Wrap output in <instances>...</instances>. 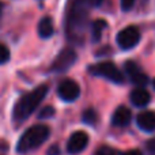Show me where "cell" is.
<instances>
[{
	"label": "cell",
	"instance_id": "obj_14",
	"mask_svg": "<svg viewBox=\"0 0 155 155\" xmlns=\"http://www.w3.org/2000/svg\"><path fill=\"white\" fill-rule=\"evenodd\" d=\"M97 120H98V117H97L95 110H93V109H87L84 113H83V121H84L86 124L94 125V124L97 123Z\"/></svg>",
	"mask_w": 155,
	"mask_h": 155
},
{
	"label": "cell",
	"instance_id": "obj_17",
	"mask_svg": "<svg viewBox=\"0 0 155 155\" xmlns=\"http://www.w3.org/2000/svg\"><path fill=\"white\" fill-rule=\"evenodd\" d=\"M54 114V109L52 106H45L40 113V118H51Z\"/></svg>",
	"mask_w": 155,
	"mask_h": 155
},
{
	"label": "cell",
	"instance_id": "obj_4",
	"mask_svg": "<svg viewBox=\"0 0 155 155\" xmlns=\"http://www.w3.org/2000/svg\"><path fill=\"white\" fill-rule=\"evenodd\" d=\"M140 41V31L136 26H128L117 34V44L121 49L128 51L136 46Z\"/></svg>",
	"mask_w": 155,
	"mask_h": 155
},
{
	"label": "cell",
	"instance_id": "obj_23",
	"mask_svg": "<svg viewBox=\"0 0 155 155\" xmlns=\"http://www.w3.org/2000/svg\"><path fill=\"white\" fill-rule=\"evenodd\" d=\"M154 88H155V79H154Z\"/></svg>",
	"mask_w": 155,
	"mask_h": 155
},
{
	"label": "cell",
	"instance_id": "obj_1",
	"mask_svg": "<svg viewBox=\"0 0 155 155\" xmlns=\"http://www.w3.org/2000/svg\"><path fill=\"white\" fill-rule=\"evenodd\" d=\"M46 93H48V86L41 84L37 88H34L33 91H30L29 94H26L25 97H22L18 102H16L15 107H14V120L15 121H23L31 114L35 110V107L42 102V99L45 98Z\"/></svg>",
	"mask_w": 155,
	"mask_h": 155
},
{
	"label": "cell",
	"instance_id": "obj_16",
	"mask_svg": "<svg viewBox=\"0 0 155 155\" xmlns=\"http://www.w3.org/2000/svg\"><path fill=\"white\" fill-rule=\"evenodd\" d=\"M95 155H117L113 148L107 147V146H102L95 151Z\"/></svg>",
	"mask_w": 155,
	"mask_h": 155
},
{
	"label": "cell",
	"instance_id": "obj_2",
	"mask_svg": "<svg viewBox=\"0 0 155 155\" xmlns=\"http://www.w3.org/2000/svg\"><path fill=\"white\" fill-rule=\"evenodd\" d=\"M49 136V128L46 125H34L29 128L23 135L21 136L18 142V148L19 153H27L30 150L40 147Z\"/></svg>",
	"mask_w": 155,
	"mask_h": 155
},
{
	"label": "cell",
	"instance_id": "obj_6",
	"mask_svg": "<svg viewBox=\"0 0 155 155\" xmlns=\"http://www.w3.org/2000/svg\"><path fill=\"white\" fill-rule=\"evenodd\" d=\"M76 61V53L72 49H64L60 52V54L54 59L53 64H52V71L56 72H63L67 71L70 67H72L74 63Z\"/></svg>",
	"mask_w": 155,
	"mask_h": 155
},
{
	"label": "cell",
	"instance_id": "obj_7",
	"mask_svg": "<svg viewBox=\"0 0 155 155\" xmlns=\"http://www.w3.org/2000/svg\"><path fill=\"white\" fill-rule=\"evenodd\" d=\"M88 144V135L83 131L74 132L67 143V151L70 154H79Z\"/></svg>",
	"mask_w": 155,
	"mask_h": 155
},
{
	"label": "cell",
	"instance_id": "obj_20",
	"mask_svg": "<svg viewBox=\"0 0 155 155\" xmlns=\"http://www.w3.org/2000/svg\"><path fill=\"white\" fill-rule=\"evenodd\" d=\"M48 155H59V147L57 146H52L48 151Z\"/></svg>",
	"mask_w": 155,
	"mask_h": 155
},
{
	"label": "cell",
	"instance_id": "obj_21",
	"mask_svg": "<svg viewBox=\"0 0 155 155\" xmlns=\"http://www.w3.org/2000/svg\"><path fill=\"white\" fill-rule=\"evenodd\" d=\"M121 155H143V154L140 153L139 150H128V151H125V153H123Z\"/></svg>",
	"mask_w": 155,
	"mask_h": 155
},
{
	"label": "cell",
	"instance_id": "obj_19",
	"mask_svg": "<svg viewBox=\"0 0 155 155\" xmlns=\"http://www.w3.org/2000/svg\"><path fill=\"white\" fill-rule=\"evenodd\" d=\"M147 150L150 153H155V137L154 139H150L147 142Z\"/></svg>",
	"mask_w": 155,
	"mask_h": 155
},
{
	"label": "cell",
	"instance_id": "obj_9",
	"mask_svg": "<svg viewBox=\"0 0 155 155\" xmlns=\"http://www.w3.org/2000/svg\"><path fill=\"white\" fill-rule=\"evenodd\" d=\"M132 120V113L127 106H118L114 110L112 117V123L116 127H125L131 123Z\"/></svg>",
	"mask_w": 155,
	"mask_h": 155
},
{
	"label": "cell",
	"instance_id": "obj_22",
	"mask_svg": "<svg viewBox=\"0 0 155 155\" xmlns=\"http://www.w3.org/2000/svg\"><path fill=\"white\" fill-rule=\"evenodd\" d=\"M2 11H3V4L0 3V15H2Z\"/></svg>",
	"mask_w": 155,
	"mask_h": 155
},
{
	"label": "cell",
	"instance_id": "obj_5",
	"mask_svg": "<svg viewBox=\"0 0 155 155\" xmlns=\"http://www.w3.org/2000/svg\"><path fill=\"white\" fill-rule=\"evenodd\" d=\"M57 93H59L60 98L65 102H74L75 99L79 98L80 87L79 84L72 79H64L60 82L59 87H57Z\"/></svg>",
	"mask_w": 155,
	"mask_h": 155
},
{
	"label": "cell",
	"instance_id": "obj_15",
	"mask_svg": "<svg viewBox=\"0 0 155 155\" xmlns=\"http://www.w3.org/2000/svg\"><path fill=\"white\" fill-rule=\"evenodd\" d=\"M8 59H10V51H8V48L5 45L0 44V64L5 63Z\"/></svg>",
	"mask_w": 155,
	"mask_h": 155
},
{
	"label": "cell",
	"instance_id": "obj_10",
	"mask_svg": "<svg viewBox=\"0 0 155 155\" xmlns=\"http://www.w3.org/2000/svg\"><path fill=\"white\" fill-rule=\"evenodd\" d=\"M137 125L140 129L146 132H154L155 131V113L151 110L142 112L136 118Z\"/></svg>",
	"mask_w": 155,
	"mask_h": 155
},
{
	"label": "cell",
	"instance_id": "obj_11",
	"mask_svg": "<svg viewBox=\"0 0 155 155\" xmlns=\"http://www.w3.org/2000/svg\"><path fill=\"white\" fill-rule=\"evenodd\" d=\"M129 99H131L132 105H135V106H137V107H143L150 104L151 97H150V94H148V91H146L144 88H135L131 93Z\"/></svg>",
	"mask_w": 155,
	"mask_h": 155
},
{
	"label": "cell",
	"instance_id": "obj_3",
	"mask_svg": "<svg viewBox=\"0 0 155 155\" xmlns=\"http://www.w3.org/2000/svg\"><path fill=\"white\" fill-rule=\"evenodd\" d=\"M90 72L93 75L102 76L113 83H117V84L124 82V75L121 74V71L110 61L99 63L97 65H93V67H90Z\"/></svg>",
	"mask_w": 155,
	"mask_h": 155
},
{
	"label": "cell",
	"instance_id": "obj_8",
	"mask_svg": "<svg viewBox=\"0 0 155 155\" xmlns=\"http://www.w3.org/2000/svg\"><path fill=\"white\" fill-rule=\"evenodd\" d=\"M124 68H125V72L128 74V76L131 78V80L135 83V84H137V86L147 84L148 78H147V75H146L142 70H140L139 65H137L136 63L127 61L125 65H124Z\"/></svg>",
	"mask_w": 155,
	"mask_h": 155
},
{
	"label": "cell",
	"instance_id": "obj_12",
	"mask_svg": "<svg viewBox=\"0 0 155 155\" xmlns=\"http://www.w3.org/2000/svg\"><path fill=\"white\" fill-rule=\"evenodd\" d=\"M38 34L41 38H51L54 34V27H53V22L49 16H45L38 23Z\"/></svg>",
	"mask_w": 155,
	"mask_h": 155
},
{
	"label": "cell",
	"instance_id": "obj_13",
	"mask_svg": "<svg viewBox=\"0 0 155 155\" xmlns=\"http://www.w3.org/2000/svg\"><path fill=\"white\" fill-rule=\"evenodd\" d=\"M105 27H106V22L102 21V19H99V21H97L93 23V40H94V42L101 40L102 31H104Z\"/></svg>",
	"mask_w": 155,
	"mask_h": 155
},
{
	"label": "cell",
	"instance_id": "obj_18",
	"mask_svg": "<svg viewBox=\"0 0 155 155\" xmlns=\"http://www.w3.org/2000/svg\"><path fill=\"white\" fill-rule=\"evenodd\" d=\"M120 4H121V8L124 11H129L135 4V0H120Z\"/></svg>",
	"mask_w": 155,
	"mask_h": 155
}]
</instances>
